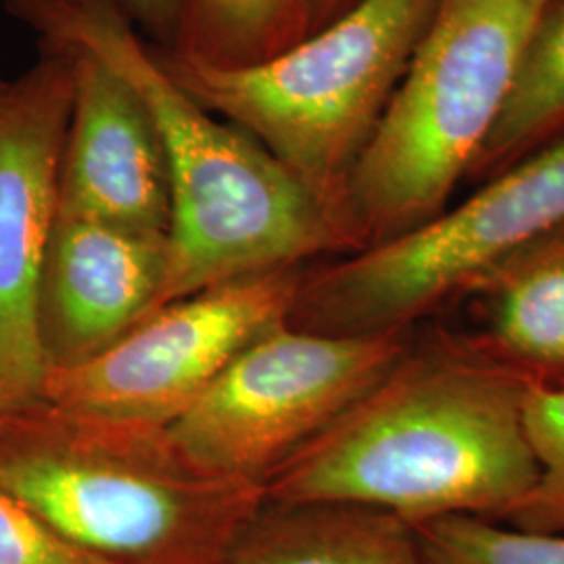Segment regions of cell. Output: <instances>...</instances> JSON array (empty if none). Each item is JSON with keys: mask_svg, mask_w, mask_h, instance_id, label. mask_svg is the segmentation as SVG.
Segmentation results:
<instances>
[{"mask_svg": "<svg viewBox=\"0 0 564 564\" xmlns=\"http://www.w3.org/2000/svg\"><path fill=\"white\" fill-rule=\"evenodd\" d=\"M7 7L44 44L80 48L113 67L158 123L172 212L155 312L224 282L349 253L341 228L302 182L172 80L158 48L107 0H7Z\"/></svg>", "mask_w": 564, "mask_h": 564, "instance_id": "2", "label": "cell"}, {"mask_svg": "<svg viewBox=\"0 0 564 564\" xmlns=\"http://www.w3.org/2000/svg\"><path fill=\"white\" fill-rule=\"evenodd\" d=\"M410 339L412 330L328 337L281 324L245 347L167 431L207 473L265 487L400 360Z\"/></svg>", "mask_w": 564, "mask_h": 564, "instance_id": "7", "label": "cell"}, {"mask_svg": "<svg viewBox=\"0 0 564 564\" xmlns=\"http://www.w3.org/2000/svg\"><path fill=\"white\" fill-rule=\"evenodd\" d=\"M517 370L464 330L437 328L274 473V502H349L410 524L506 521L535 481Z\"/></svg>", "mask_w": 564, "mask_h": 564, "instance_id": "1", "label": "cell"}, {"mask_svg": "<svg viewBox=\"0 0 564 564\" xmlns=\"http://www.w3.org/2000/svg\"><path fill=\"white\" fill-rule=\"evenodd\" d=\"M226 564H429L414 524L370 506L263 500Z\"/></svg>", "mask_w": 564, "mask_h": 564, "instance_id": "13", "label": "cell"}, {"mask_svg": "<svg viewBox=\"0 0 564 564\" xmlns=\"http://www.w3.org/2000/svg\"><path fill=\"white\" fill-rule=\"evenodd\" d=\"M564 224V139L400 239L305 270L289 321L328 337L412 330L527 242Z\"/></svg>", "mask_w": 564, "mask_h": 564, "instance_id": "6", "label": "cell"}, {"mask_svg": "<svg viewBox=\"0 0 564 564\" xmlns=\"http://www.w3.org/2000/svg\"><path fill=\"white\" fill-rule=\"evenodd\" d=\"M545 4L440 0L347 184L358 251L414 232L449 207L505 111Z\"/></svg>", "mask_w": 564, "mask_h": 564, "instance_id": "5", "label": "cell"}, {"mask_svg": "<svg viewBox=\"0 0 564 564\" xmlns=\"http://www.w3.org/2000/svg\"><path fill=\"white\" fill-rule=\"evenodd\" d=\"M165 263L167 237L57 216L39 293L46 370L90 362L147 321Z\"/></svg>", "mask_w": 564, "mask_h": 564, "instance_id": "11", "label": "cell"}, {"mask_svg": "<svg viewBox=\"0 0 564 564\" xmlns=\"http://www.w3.org/2000/svg\"><path fill=\"white\" fill-rule=\"evenodd\" d=\"M61 48L74 57V102L57 216L167 237L170 170L149 107L130 82L93 53Z\"/></svg>", "mask_w": 564, "mask_h": 564, "instance_id": "10", "label": "cell"}, {"mask_svg": "<svg viewBox=\"0 0 564 564\" xmlns=\"http://www.w3.org/2000/svg\"><path fill=\"white\" fill-rule=\"evenodd\" d=\"M429 564H564V533L523 531L479 517L414 524Z\"/></svg>", "mask_w": 564, "mask_h": 564, "instance_id": "16", "label": "cell"}, {"mask_svg": "<svg viewBox=\"0 0 564 564\" xmlns=\"http://www.w3.org/2000/svg\"><path fill=\"white\" fill-rule=\"evenodd\" d=\"M0 489L101 564H226L265 500L188 460L167 426L48 403L0 419Z\"/></svg>", "mask_w": 564, "mask_h": 564, "instance_id": "3", "label": "cell"}, {"mask_svg": "<svg viewBox=\"0 0 564 564\" xmlns=\"http://www.w3.org/2000/svg\"><path fill=\"white\" fill-rule=\"evenodd\" d=\"M524 433L538 473L502 523L535 533H564V384L529 387Z\"/></svg>", "mask_w": 564, "mask_h": 564, "instance_id": "17", "label": "cell"}, {"mask_svg": "<svg viewBox=\"0 0 564 564\" xmlns=\"http://www.w3.org/2000/svg\"><path fill=\"white\" fill-rule=\"evenodd\" d=\"M7 84H9V82H4L2 78H0V97H2V93L7 90Z\"/></svg>", "mask_w": 564, "mask_h": 564, "instance_id": "21", "label": "cell"}, {"mask_svg": "<svg viewBox=\"0 0 564 564\" xmlns=\"http://www.w3.org/2000/svg\"><path fill=\"white\" fill-rule=\"evenodd\" d=\"M564 139V0H547L524 48L505 111L466 181L484 184Z\"/></svg>", "mask_w": 564, "mask_h": 564, "instance_id": "14", "label": "cell"}, {"mask_svg": "<svg viewBox=\"0 0 564 564\" xmlns=\"http://www.w3.org/2000/svg\"><path fill=\"white\" fill-rule=\"evenodd\" d=\"M0 564H101L0 489Z\"/></svg>", "mask_w": 564, "mask_h": 564, "instance_id": "18", "label": "cell"}, {"mask_svg": "<svg viewBox=\"0 0 564 564\" xmlns=\"http://www.w3.org/2000/svg\"><path fill=\"white\" fill-rule=\"evenodd\" d=\"M356 2L360 0H307V36L341 18Z\"/></svg>", "mask_w": 564, "mask_h": 564, "instance_id": "20", "label": "cell"}, {"mask_svg": "<svg viewBox=\"0 0 564 564\" xmlns=\"http://www.w3.org/2000/svg\"><path fill=\"white\" fill-rule=\"evenodd\" d=\"M153 46L170 51L181 23V0H107Z\"/></svg>", "mask_w": 564, "mask_h": 564, "instance_id": "19", "label": "cell"}, {"mask_svg": "<svg viewBox=\"0 0 564 564\" xmlns=\"http://www.w3.org/2000/svg\"><path fill=\"white\" fill-rule=\"evenodd\" d=\"M307 0H181L170 48L220 69L260 65L307 36Z\"/></svg>", "mask_w": 564, "mask_h": 564, "instance_id": "15", "label": "cell"}, {"mask_svg": "<svg viewBox=\"0 0 564 564\" xmlns=\"http://www.w3.org/2000/svg\"><path fill=\"white\" fill-rule=\"evenodd\" d=\"M485 354L538 384H564V224L527 242L466 286ZM456 302V303H458Z\"/></svg>", "mask_w": 564, "mask_h": 564, "instance_id": "12", "label": "cell"}, {"mask_svg": "<svg viewBox=\"0 0 564 564\" xmlns=\"http://www.w3.org/2000/svg\"><path fill=\"white\" fill-rule=\"evenodd\" d=\"M305 270L251 274L165 305L99 358L48 372L44 403L84 416L170 426L245 347L289 321Z\"/></svg>", "mask_w": 564, "mask_h": 564, "instance_id": "8", "label": "cell"}, {"mask_svg": "<svg viewBox=\"0 0 564 564\" xmlns=\"http://www.w3.org/2000/svg\"><path fill=\"white\" fill-rule=\"evenodd\" d=\"M72 102L74 57L44 42L41 59L0 97V419L44 403L39 293Z\"/></svg>", "mask_w": 564, "mask_h": 564, "instance_id": "9", "label": "cell"}, {"mask_svg": "<svg viewBox=\"0 0 564 564\" xmlns=\"http://www.w3.org/2000/svg\"><path fill=\"white\" fill-rule=\"evenodd\" d=\"M440 0H360L260 65L220 69L158 48L170 78L302 182L358 251L347 184Z\"/></svg>", "mask_w": 564, "mask_h": 564, "instance_id": "4", "label": "cell"}]
</instances>
